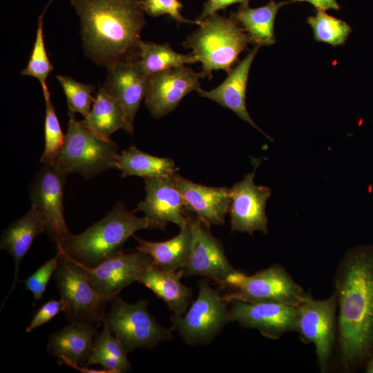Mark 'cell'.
<instances>
[{
  "label": "cell",
  "mask_w": 373,
  "mask_h": 373,
  "mask_svg": "<svg viewBox=\"0 0 373 373\" xmlns=\"http://www.w3.org/2000/svg\"><path fill=\"white\" fill-rule=\"evenodd\" d=\"M67 175L54 164H42L29 187L31 205L39 212L44 222L46 233L55 245L72 235L64 212Z\"/></svg>",
  "instance_id": "8fae6325"
},
{
  "label": "cell",
  "mask_w": 373,
  "mask_h": 373,
  "mask_svg": "<svg viewBox=\"0 0 373 373\" xmlns=\"http://www.w3.org/2000/svg\"><path fill=\"white\" fill-rule=\"evenodd\" d=\"M57 79L64 92L68 111L75 114L79 113L86 117L95 99L92 97L94 86L82 84L66 75H59Z\"/></svg>",
  "instance_id": "d6a6232c"
},
{
  "label": "cell",
  "mask_w": 373,
  "mask_h": 373,
  "mask_svg": "<svg viewBox=\"0 0 373 373\" xmlns=\"http://www.w3.org/2000/svg\"><path fill=\"white\" fill-rule=\"evenodd\" d=\"M46 232L44 222L37 209L30 206L28 211L12 222L3 230L0 240V248L8 252L15 262L14 281L9 294L18 282L19 265L27 254L35 239Z\"/></svg>",
  "instance_id": "603a6c76"
},
{
  "label": "cell",
  "mask_w": 373,
  "mask_h": 373,
  "mask_svg": "<svg viewBox=\"0 0 373 373\" xmlns=\"http://www.w3.org/2000/svg\"><path fill=\"white\" fill-rule=\"evenodd\" d=\"M254 178V173H249L230 188L229 210L231 231L251 236L257 231L267 233L265 206L271 193L269 188L256 185Z\"/></svg>",
  "instance_id": "2e32d148"
},
{
  "label": "cell",
  "mask_w": 373,
  "mask_h": 373,
  "mask_svg": "<svg viewBox=\"0 0 373 373\" xmlns=\"http://www.w3.org/2000/svg\"><path fill=\"white\" fill-rule=\"evenodd\" d=\"M59 256L54 278L66 318L70 323L99 326L103 323L106 314L104 305L111 300L93 287L81 264L65 256Z\"/></svg>",
  "instance_id": "52a82bcc"
},
{
  "label": "cell",
  "mask_w": 373,
  "mask_h": 373,
  "mask_svg": "<svg viewBox=\"0 0 373 373\" xmlns=\"http://www.w3.org/2000/svg\"><path fill=\"white\" fill-rule=\"evenodd\" d=\"M45 10L39 17L36 38L32 51L26 67L21 72L23 76H31L40 83L43 92L48 90L46 79L53 70V66L48 59L46 50L43 32V17Z\"/></svg>",
  "instance_id": "1f68e13d"
},
{
  "label": "cell",
  "mask_w": 373,
  "mask_h": 373,
  "mask_svg": "<svg viewBox=\"0 0 373 373\" xmlns=\"http://www.w3.org/2000/svg\"><path fill=\"white\" fill-rule=\"evenodd\" d=\"M152 264L149 254L136 250L128 254L122 251L93 267L82 265L93 287L112 300L124 288L137 282Z\"/></svg>",
  "instance_id": "5bb4252c"
},
{
  "label": "cell",
  "mask_w": 373,
  "mask_h": 373,
  "mask_svg": "<svg viewBox=\"0 0 373 373\" xmlns=\"http://www.w3.org/2000/svg\"><path fill=\"white\" fill-rule=\"evenodd\" d=\"M97 327L71 322L49 336L46 350L57 358L59 365L71 362L86 366L97 334Z\"/></svg>",
  "instance_id": "44dd1931"
},
{
  "label": "cell",
  "mask_w": 373,
  "mask_h": 373,
  "mask_svg": "<svg viewBox=\"0 0 373 373\" xmlns=\"http://www.w3.org/2000/svg\"><path fill=\"white\" fill-rule=\"evenodd\" d=\"M174 175L144 178L146 196L133 212L142 211L146 218L164 227L167 222L174 223L180 229L186 226L188 216L184 214V206L175 185Z\"/></svg>",
  "instance_id": "ac0fdd59"
},
{
  "label": "cell",
  "mask_w": 373,
  "mask_h": 373,
  "mask_svg": "<svg viewBox=\"0 0 373 373\" xmlns=\"http://www.w3.org/2000/svg\"><path fill=\"white\" fill-rule=\"evenodd\" d=\"M307 21L312 28L316 41L334 47L343 45L352 31L345 21L330 16L323 10H316V15L309 16Z\"/></svg>",
  "instance_id": "f546056e"
},
{
  "label": "cell",
  "mask_w": 373,
  "mask_h": 373,
  "mask_svg": "<svg viewBox=\"0 0 373 373\" xmlns=\"http://www.w3.org/2000/svg\"><path fill=\"white\" fill-rule=\"evenodd\" d=\"M141 3L144 12L151 17L167 15L178 23H200V21L189 20L181 15L183 6L178 0H141Z\"/></svg>",
  "instance_id": "e575fe53"
},
{
  "label": "cell",
  "mask_w": 373,
  "mask_h": 373,
  "mask_svg": "<svg viewBox=\"0 0 373 373\" xmlns=\"http://www.w3.org/2000/svg\"><path fill=\"white\" fill-rule=\"evenodd\" d=\"M258 48L259 47L254 46L251 49L245 57L227 73V78L217 87L209 90L200 88L198 93L200 97L212 100L224 108L232 111L242 120L248 122L267 137L271 139L255 124L246 106L245 99L249 73Z\"/></svg>",
  "instance_id": "ffe728a7"
},
{
  "label": "cell",
  "mask_w": 373,
  "mask_h": 373,
  "mask_svg": "<svg viewBox=\"0 0 373 373\" xmlns=\"http://www.w3.org/2000/svg\"><path fill=\"white\" fill-rule=\"evenodd\" d=\"M140 48V61L149 77L173 67L198 62L193 54H180L168 43L160 44L142 41Z\"/></svg>",
  "instance_id": "f1b7e54d"
},
{
  "label": "cell",
  "mask_w": 373,
  "mask_h": 373,
  "mask_svg": "<svg viewBox=\"0 0 373 373\" xmlns=\"http://www.w3.org/2000/svg\"><path fill=\"white\" fill-rule=\"evenodd\" d=\"M137 240L136 250L149 254L153 264L162 269L178 271L186 264L191 244V233L189 224L180 229L178 235L161 242L144 240L133 236Z\"/></svg>",
  "instance_id": "484cf974"
},
{
  "label": "cell",
  "mask_w": 373,
  "mask_h": 373,
  "mask_svg": "<svg viewBox=\"0 0 373 373\" xmlns=\"http://www.w3.org/2000/svg\"><path fill=\"white\" fill-rule=\"evenodd\" d=\"M59 256H55L39 267L35 272L23 280L25 290L30 291L35 301L42 298L50 278L55 274L59 264Z\"/></svg>",
  "instance_id": "836d02e7"
},
{
  "label": "cell",
  "mask_w": 373,
  "mask_h": 373,
  "mask_svg": "<svg viewBox=\"0 0 373 373\" xmlns=\"http://www.w3.org/2000/svg\"><path fill=\"white\" fill-rule=\"evenodd\" d=\"M46 102L44 121V149L40 157L41 164H54L55 160L63 145V134L55 107L50 100L49 90L43 93Z\"/></svg>",
  "instance_id": "4dcf8cb0"
},
{
  "label": "cell",
  "mask_w": 373,
  "mask_h": 373,
  "mask_svg": "<svg viewBox=\"0 0 373 373\" xmlns=\"http://www.w3.org/2000/svg\"><path fill=\"white\" fill-rule=\"evenodd\" d=\"M363 369L366 373H373V355L367 361Z\"/></svg>",
  "instance_id": "ab89813d"
},
{
  "label": "cell",
  "mask_w": 373,
  "mask_h": 373,
  "mask_svg": "<svg viewBox=\"0 0 373 373\" xmlns=\"http://www.w3.org/2000/svg\"><path fill=\"white\" fill-rule=\"evenodd\" d=\"M220 285L230 290L223 296L228 303L237 300L247 303H278L297 307L306 293L279 264L272 265L252 275L235 269Z\"/></svg>",
  "instance_id": "8992f818"
},
{
  "label": "cell",
  "mask_w": 373,
  "mask_h": 373,
  "mask_svg": "<svg viewBox=\"0 0 373 373\" xmlns=\"http://www.w3.org/2000/svg\"><path fill=\"white\" fill-rule=\"evenodd\" d=\"M183 270L162 269L152 264L140 276L137 282L151 290L162 299L175 316H180L187 310L192 289L181 281Z\"/></svg>",
  "instance_id": "7402d4cb"
},
{
  "label": "cell",
  "mask_w": 373,
  "mask_h": 373,
  "mask_svg": "<svg viewBox=\"0 0 373 373\" xmlns=\"http://www.w3.org/2000/svg\"><path fill=\"white\" fill-rule=\"evenodd\" d=\"M103 89L123 107L128 122L133 128V122L141 102L145 97L149 77L140 59L124 60L107 67Z\"/></svg>",
  "instance_id": "e0dca14e"
},
{
  "label": "cell",
  "mask_w": 373,
  "mask_h": 373,
  "mask_svg": "<svg viewBox=\"0 0 373 373\" xmlns=\"http://www.w3.org/2000/svg\"><path fill=\"white\" fill-rule=\"evenodd\" d=\"M68 116L67 132L54 165L67 174L77 173L86 178L116 169L117 145L84 127L75 113L68 111Z\"/></svg>",
  "instance_id": "5b68a950"
},
{
  "label": "cell",
  "mask_w": 373,
  "mask_h": 373,
  "mask_svg": "<svg viewBox=\"0 0 373 373\" xmlns=\"http://www.w3.org/2000/svg\"><path fill=\"white\" fill-rule=\"evenodd\" d=\"M289 2L270 0L267 5L255 8L249 5L240 6L230 17L243 28L254 46H268L276 41L274 22L277 12Z\"/></svg>",
  "instance_id": "d4e9b609"
},
{
  "label": "cell",
  "mask_w": 373,
  "mask_h": 373,
  "mask_svg": "<svg viewBox=\"0 0 373 373\" xmlns=\"http://www.w3.org/2000/svg\"><path fill=\"white\" fill-rule=\"evenodd\" d=\"M290 2H307L311 3L316 10L326 11L327 10H338L340 9L336 0H291Z\"/></svg>",
  "instance_id": "74e56055"
},
{
  "label": "cell",
  "mask_w": 373,
  "mask_h": 373,
  "mask_svg": "<svg viewBox=\"0 0 373 373\" xmlns=\"http://www.w3.org/2000/svg\"><path fill=\"white\" fill-rule=\"evenodd\" d=\"M64 305L61 299H52L45 303L35 313L26 329L27 333L50 321L59 312H64Z\"/></svg>",
  "instance_id": "d590c367"
},
{
  "label": "cell",
  "mask_w": 373,
  "mask_h": 373,
  "mask_svg": "<svg viewBox=\"0 0 373 373\" xmlns=\"http://www.w3.org/2000/svg\"><path fill=\"white\" fill-rule=\"evenodd\" d=\"M337 335L331 371L355 373L373 355V245L349 249L333 278Z\"/></svg>",
  "instance_id": "6da1fadb"
},
{
  "label": "cell",
  "mask_w": 373,
  "mask_h": 373,
  "mask_svg": "<svg viewBox=\"0 0 373 373\" xmlns=\"http://www.w3.org/2000/svg\"><path fill=\"white\" fill-rule=\"evenodd\" d=\"M173 178L184 207L195 213L207 227L224 222L231 203L230 188L196 184L178 174Z\"/></svg>",
  "instance_id": "d6986e66"
},
{
  "label": "cell",
  "mask_w": 373,
  "mask_h": 373,
  "mask_svg": "<svg viewBox=\"0 0 373 373\" xmlns=\"http://www.w3.org/2000/svg\"><path fill=\"white\" fill-rule=\"evenodd\" d=\"M191 233L189 258L182 269L185 277L201 276L220 285L235 269L229 263L222 244L200 219L188 216Z\"/></svg>",
  "instance_id": "7c38bea8"
},
{
  "label": "cell",
  "mask_w": 373,
  "mask_h": 373,
  "mask_svg": "<svg viewBox=\"0 0 373 373\" xmlns=\"http://www.w3.org/2000/svg\"><path fill=\"white\" fill-rule=\"evenodd\" d=\"M229 304V320L242 327L255 329L265 338L277 340L289 332H296V307L278 303H247L233 300Z\"/></svg>",
  "instance_id": "4fadbf2b"
},
{
  "label": "cell",
  "mask_w": 373,
  "mask_h": 373,
  "mask_svg": "<svg viewBox=\"0 0 373 373\" xmlns=\"http://www.w3.org/2000/svg\"><path fill=\"white\" fill-rule=\"evenodd\" d=\"M117 202L102 220L82 233L56 245L57 253L88 267L122 252L125 242L142 229H164V226L145 216L140 218Z\"/></svg>",
  "instance_id": "3957f363"
},
{
  "label": "cell",
  "mask_w": 373,
  "mask_h": 373,
  "mask_svg": "<svg viewBox=\"0 0 373 373\" xmlns=\"http://www.w3.org/2000/svg\"><path fill=\"white\" fill-rule=\"evenodd\" d=\"M199 28L183 42L202 64L200 77H212L213 71L229 73L238 56L251 44L243 28L232 17L217 13L200 21Z\"/></svg>",
  "instance_id": "277c9868"
},
{
  "label": "cell",
  "mask_w": 373,
  "mask_h": 373,
  "mask_svg": "<svg viewBox=\"0 0 373 373\" xmlns=\"http://www.w3.org/2000/svg\"><path fill=\"white\" fill-rule=\"evenodd\" d=\"M111 302V311L105 314L103 323L127 353L141 347L152 349L173 338V329L161 326L149 313L146 300L129 303L117 296Z\"/></svg>",
  "instance_id": "ba28073f"
},
{
  "label": "cell",
  "mask_w": 373,
  "mask_h": 373,
  "mask_svg": "<svg viewBox=\"0 0 373 373\" xmlns=\"http://www.w3.org/2000/svg\"><path fill=\"white\" fill-rule=\"evenodd\" d=\"M251 0H207L203 6V10L196 20L201 21L207 17L217 13L218 10H224L228 6L240 3V6H248Z\"/></svg>",
  "instance_id": "8d00e7d4"
},
{
  "label": "cell",
  "mask_w": 373,
  "mask_h": 373,
  "mask_svg": "<svg viewBox=\"0 0 373 373\" xmlns=\"http://www.w3.org/2000/svg\"><path fill=\"white\" fill-rule=\"evenodd\" d=\"M116 169L122 172V177L144 178L173 177L178 170L173 160L150 155L133 145L119 153Z\"/></svg>",
  "instance_id": "4316f807"
},
{
  "label": "cell",
  "mask_w": 373,
  "mask_h": 373,
  "mask_svg": "<svg viewBox=\"0 0 373 373\" xmlns=\"http://www.w3.org/2000/svg\"><path fill=\"white\" fill-rule=\"evenodd\" d=\"M86 55L95 64L140 59L146 21L141 0H70Z\"/></svg>",
  "instance_id": "7a4b0ae2"
},
{
  "label": "cell",
  "mask_w": 373,
  "mask_h": 373,
  "mask_svg": "<svg viewBox=\"0 0 373 373\" xmlns=\"http://www.w3.org/2000/svg\"><path fill=\"white\" fill-rule=\"evenodd\" d=\"M80 124L97 136L110 140L115 131L122 129L133 134L122 105L101 88L94 99L88 115Z\"/></svg>",
  "instance_id": "cb8c5ba5"
},
{
  "label": "cell",
  "mask_w": 373,
  "mask_h": 373,
  "mask_svg": "<svg viewBox=\"0 0 373 373\" xmlns=\"http://www.w3.org/2000/svg\"><path fill=\"white\" fill-rule=\"evenodd\" d=\"M102 324L103 329L95 336L92 352L86 366L100 365L110 373L131 371V365L127 358V352L107 325Z\"/></svg>",
  "instance_id": "83f0119b"
},
{
  "label": "cell",
  "mask_w": 373,
  "mask_h": 373,
  "mask_svg": "<svg viewBox=\"0 0 373 373\" xmlns=\"http://www.w3.org/2000/svg\"><path fill=\"white\" fill-rule=\"evenodd\" d=\"M200 77L185 65L149 77L144 104L151 115L159 119L175 109L186 95L200 89Z\"/></svg>",
  "instance_id": "9a60e30c"
},
{
  "label": "cell",
  "mask_w": 373,
  "mask_h": 373,
  "mask_svg": "<svg viewBox=\"0 0 373 373\" xmlns=\"http://www.w3.org/2000/svg\"><path fill=\"white\" fill-rule=\"evenodd\" d=\"M296 308V332L304 343L314 345L320 372H331L337 335L336 294L333 291L327 298L315 299L306 292Z\"/></svg>",
  "instance_id": "9c48e42d"
},
{
  "label": "cell",
  "mask_w": 373,
  "mask_h": 373,
  "mask_svg": "<svg viewBox=\"0 0 373 373\" xmlns=\"http://www.w3.org/2000/svg\"><path fill=\"white\" fill-rule=\"evenodd\" d=\"M196 299L185 313L171 318V329L178 332L188 345L209 343L222 328L230 322L229 309L219 292L201 280Z\"/></svg>",
  "instance_id": "30bf717a"
},
{
  "label": "cell",
  "mask_w": 373,
  "mask_h": 373,
  "mask_svg": "<svg viewBox=\"0 0 373 373\" xmlns=\"http://www.w3.org/2000/svg\"><path fill=\"white\" fill-rule=\"evenodd\" d=\"M64 365H68L71 367L72 368L82 372V373H110L108 371L102 369V370H97L95 368H89L86 366H82L79 365L78 364L71 363V362H65L63 363Z\"/></svg>",
  "instance_id": "f35d334b"
}]
</instances>
